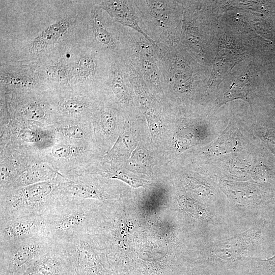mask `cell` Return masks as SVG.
Listing matches in <instances>:
<instances>
[{
	"mask_svg": "<svg viewBox=\"0 0 275 275\" xmlns=\"http://www.w3.org/2000/svg\"><path fill=\"white\" fill-rule=\"evenodd\" d=\"M91 200L57 198L43 214L44 234L54 244L67 245L90 233L94 206Z\"/></svg>",
	"mask_w": 275,
	"mask_h": 275,
	"instance_id": "obj_1",
	"label": "cell"
},
{
	"mask_svg": "<svg viewBox=\"0 0 275 275\" xmlns=\"http://www.w3.org/2000/svg\"><path fill=\"white\" fill-rule=\"evenodd\" d=\"M140 28L156 43L172 46L179 36V2L133 0Z\"/></svg>",
	"mask_w": 275,
	"mask_h": 275,
	"instance_id": "obj_2",
	"label": "cell"
},
{
	"mask_svg": "<svg viewBox=\"0 0 275 275\" xmlns=\"http://www.w3.org/2000/svg\"><path fill=\"white\" fill-rule=\"evenodd\" d=\"M63 178L60 174L52 180L1 191L0 223L42 215L56 199L54 191Z\"/></svg>",
	"mask_w": 275,
	"mask_h": 275,
	"instance_id": "obj_3",
	"label": "cell"
},
{
	"mask_svg": "<svg viewBox=\"0 0 275 275\" xmlns=\"http://www.w3.org/2000/svg\"><path fill=\"white\" fill-rule=\"evenodd\" d=\"M121 59L142 77L150 91L164 95L163 83L152 42L136 31L123 26Z\"/></svg>",
	"mask_w": 275,
	"mask_h": 275,
	"instance_id": "obj_4",
	"label": "cell"
},
{
	"mask_svg": "<svg viewBox=\"0 0 275 275\" xmlns=\"http://www.w3.org/2000/svg\"><path fill=\"white\" fill-rule=\"evenodd\" d=\"M153 45L162 75L163 92L190 94L194 84L195 67L183 49L176 44L166 46L154 42Z\"/></svg>",
	"mask_w": 275,
	"mask_h": 275,
	"instance_id": "obj_5",
	"label": "cell"
},
{
	"mask_svg": "<svg viewBox=\"0 0 275 275\" xmlns=\"http://www.w3.org/2000/svg\"><path fill=\"white\" fill-rule=\"evenodd\" d=\"M54 244L45 234L0 243L1 275H20Z\"/></svg>",
	"mask_w": 275,
	"mask_h": 275,
	"instance_id": "obj_6",
	"label": "cell"
},
{
	"mask_svg": "<svg viewBox=\"0 0 275 275\" xmlns=\"http://www.w3.org/2000/svg\"><path fill=\"white\" fill-rule=\"evenodd\" d=\"M73 257L69 245L54 244L20 275H74Z\"/></svg>",
	"mask_w": 275,
	"mask_h": 275,
	"instance_id": "obj_7",
	"label": "cell"
},
{
	"mask_svg": "<svg viewBox=\"0 0 275 275\" xmlns=\"http://www.w3.org/2000/svg\"><path fill=\"white\" fill-rule=\"evenodd\" d=\"M44 234L42 215L24 216L0 223V243Z\"/></svg>",
	"mask_w": 275,
	"mask_h": 275,
	"instance_id": "obj_8",
	"label": "cell"
},
{
	"mask_svg": "<svg viewBox=\"0 0 275 275\" xmlns=\"http://www.w3.org/2000/svg\"><path fill=\"white\" fill-rule=\"evenodd\" d=\"M107 84L116 100L128 108H133L139 103L129 79L126 64L121 59L113 62Z\"/></svg>",
	"mask_w": 275,
	"mask_h": 275,
	"instance_id": "obj_9",
	"label": "cell"
},
{
	"mask_svg": "<svg viewBox=\"0 0 275 275\" xmlns=\"http://www.w3.org/2000/svg\"><path fill=\"white\" fill-rule=\"evenodd\" d=\"M96 3L115 22L136 31L154 42L140 26L133 1H96Z\"/></svg>",
	"mask_w": 275,
	"mask_h": 275,
	"instance_id": "obj_10",
	"label": "cell"
},
{
	"mask_svg": "<svg viewBox=\"0 0 275 275\" xmlns=\"http://www.w3.org/2000/svg\"><path fill=\"white\" fill-rule=\"evenodd\" d=\"M60 175L55 168L43 164L27 167L11 182L8 186L1 191L12 190L33 184L52 180Z\"/></svg>",
	"mask_w": 275,
	"mask_h": 275,
	"instance_id": "obj_11",
	"label": "cell"
},
{
	"mask_svg": "<svg viewBox=\"0 0 275 275\" xmlns=\"http://www.w3.org/2000/svg\"><path fill=\"white\" fill-rule=\"evenodd\" d=\"M72 19L59 21L48 27L40 34L31 45V50L38 52L55 42L71 25Z\"/></svg>",
	"mask_w": 275,
	"mask_h": 275,
	"instance_id": "obj_12",
	"label": "cell"
},
{
	"mask_svg": "<svg viewBox=\"0 0 275 275\" xmlns=\"http://www.w3.org/2000/svg\"><path fill=\"white\" fill-rule=\"evenodd\" d=\"M86 150L85 145L61 141L51 147L48 156L51 160L63 163L78 159Z\"/></svg>",
	"mask_w": 275,
	"mask_h": 275,
	"instance_id": "obj_13",
	"label": "cell"
},
{
	"mask_svg": "<svg viewBox=\"0 0 275 275\" xmlns=\"http://www.w3.org/2000/svg\"><path fill=\"white\" fill-rule=\"evenodd\" d=\"M99 61L94 54L83 56L77 62V73L84 82L94 84L98 80Z\"/></svg>",
	"mask_w": 275,
	"mask_h": 275,
	"instance_id": "obj_14",
	"label": "cell"
},
{
	"mask_svg": "<svg viewBox=\"0 0 275 275\" xmlns=\"http://www.w3.org/2000/svg\"><path fill=\"white\" fill-rule=\"evenodd\" d=\"M54 132L63 141L85 145L86 131L82 124L75 123L58 124L54 127Z\"/></svg>",
	"mask_w": 275,
	"mask_h": 275,
	"instance_id": "obj_15",
	"label": "cell"
},
{
	"mask_svg": "<svg viewBox=\"0 0 275 275\" xmlns=\"http://www.w3.org/2000/svg\"><path fill=\"white\" fill-rule=\"evenodd\" d=\"M252 90L251 84L248 78L244 77L240 78L234 82L230 89L224 94L219 100V106L230 101L241 99L246 101L251 105L250 97Z\"/></svg>",
	"mask_w": 275,
	"mask_h": 275,
	"instance_id": "obj_16",
	"label": "cell"
},
{
	"mask_svg": "<svg viewBox=\"0 0 275 275\" xmlns=\"http://www.w3.org/2000/svg\"><path fill=\"white\" fill-rule=\"evenodd\" d=\"M91 105V103L87 98L71 97L62 99L58 106L63 114L69 117H77L87 111Z\"/></svg>",
	"mask_w": 275,
	"mask_h": 275,
	"instance_id": "obj_17",
	"label": "cell"
},
{
	"mask_svg": "<svg viewBox=\"0 0 275 275\" xmlns=\"http://www.w3.org/2000/svg\"><path fill=\"white\" fill-rule=\"evenodd\" d=\"M99 124L102 134L110 137L115 132L116 127L115 111L109 106H103L99 114Z\"/></svg>",
	"mask_w": 275,
	"mask_h": 275,
	"instance_id": "obj_18",
	"label": "cell"
},
{
	"mask_svg": "<svg viewBox=\"0 0 275 275\" xmlns=\"http://www.w3.org/2000/svg\"><path fill=\"white\" fill-rule=\"evenodd\" d=\"M238 143L236 138L229 132L223 134L210 148L214 154L231 152L237 149Z\"/></svg>",
	"mask_w": 275,
	"mask_h": 275,
	"instance_id": "obj_19",
	"label": "cell"
},
{
	"mask_svg": "<svg viewBox=\"0 0 275 275\" xmlns=\"http://www.w3.org/2000/svg\"><path fill=\"white\" fill-rule=\"evenodd\" d=\"M20 115L25 121L36 122L43 121L46 114L42 105L32 103L24 105L21 108Z\"/></svg>",
	"mask_w": 275,
	"mask_h": 275,
	"instance_id": "obj_20",
	"label": "cell"
},
{
	"mask_svg": "<svg viewBox=\"0 0 275 275\" xmlns=\"http://www.w3.org/2000/svg\"><path fill=\"white\" fill-rule=\"evenodd\" d=\"M18 136L23 142L32 145H38L43 142V131L31 126L21 127L18 131Z\"/></svg>",
	"mask_w": 275,
	"mask_h": 275,
	"instance_id": "obj_21",
	"label": "cell"
},
{
	"mask_svg": "<svg viewBox=\"0 0 275 275\" xmlns=\"http://www.w3.org/2000/svg\"><path fill=\"white\" fill-rule=\"evenodd\" d=\"M242 246L240 242L235 239L223 243L214 251L217 256L228 259L236 257L237 254L241 253Z\"/></svg>",
	"mask_w": 275,
	"mask_h": 275,
	"instance_id": "obj_22",
	"label": "cell"
},
{
	"mask_svg": "<svg viewBox=\"0 0 275 275\" xmlns=\"http://www.w3.org/2000/svg\"><path fill=\"white\" fill-rule=\"evenodd\" d=\"M178 203L183 210L195 216H202L204 212L203 208L198 203L186 197H180Z\"/></svg>",
	"mask_w": 275,
	"mask_h": 275,
	"instance_id": "obj_23",
	"label": "cell"
},
{
	"mask_svg": "<svg viewBox=\"0 0 275 275\" xmlns=\"http://www.w3.org/2000/svg\"><path fill=\"white\" fill-rule=\"evenodd\" d=\"M48 76L58 81H67L69 68L63 64H57L51 67L48 70Z\"/></svg>",
	"mask_w": 275,
	"mask_h": 275,
	"instance_id": "obj_24",
	"label": "cell"
},
{
	"mask_svg": "<svg viewBox=\"0 0 275 275\" xmlns=\"http://www.w3.org/2000/svg\"><path fill=\"white\" fill-rule=\"evenodd\" d=\"M2 79L7 84L20 87H30L34 83L30 78L24 76L7 75L3 76Z\"/></svg>",
	"mask_w": 275,
	"mask_h": 275,
	"instance_id": "obj_25",
	"label": "cell"
},
{
	"mask_svg": "<svg viewBox=\"0 0 275 275\" xmlns=\"http://www.w3.org/2000/svg\"><path fill=\"white\" fill-rule=\"evenodd\" d=\"M106 175L111 178L120 179L133 187H136L142 185V182L140 181L130 177L121 172L110 171L106 173Z\"/></svg>",
	"mask_w": 275,
	"mask_h": 275,
	"instance_id": "obj_26",
	"label": "cell"
},
{
	"mask_svg": "<svg viewBox=\"0 0 275 275\" xmlns=\"http://www.w3.org/2000/svg\"><path fill=\"white\" fill-rule=\"evenodd\" d=\"M187 183L189 188L199 194H208L210 189L208 186L198 180L193 178L187 179Z\"/></svg>",
	"mask_w": 275,
	"mask_h": 275,
	"instance_id": "obj_27",
	"label": "cell"
},
{
	"mask_svg": "<svg viewBox=\"0 0 275 275\" xmlns=\"http://www.w3.org/2000/svg\"><path fill=\"white\" fill-rule=\"evenodd\" d=\"M268 260H269L272 263H275V256L273 258H272L271 259H269Z\"/></svg>",
	"mask_w": 275,
	"mask_h": 275,
	"instance_id": "obj_28",
	"label": "cell"
}]
</instances>
